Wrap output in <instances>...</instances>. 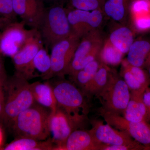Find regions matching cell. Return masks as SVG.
I'll return each mask as SVG.
<instances>
[{
  "mask_svg": "<svg viewBox=\"0 0 150 150\" xmlns=\"http://www.w3.org/2000/svg\"><path fill=\"white\" fill-rule=\"evenodd\" d=\"M80 39L71 33L54 44L51 48V69L45 80L56 77H63L73 59Z\"/></svg>",
  "mask_w": 150,
  "mask_h": 150,
  "instance_id": "cell-7",
  "label": "cell"
},
{
  "mask_svg": "<svg viewBox=\"0 0 150 150\" xmlns=\"http://www.w3.org/2000/svg\"><path fill=\"white\" fill-rule=\"evenodd\" d=\"M47 1L54 4H56V3H62L63 0H47Z\"/></svg>",
  "mask_w": 150,
  "mask_h": 150,
  "instance_id": "cell-37",
  "label": "cell"
},
{
  "mask_svg": "<svg viewBox=\"0 0 150 150\" xmlns=\"http://www.w3.org/2000/svg\"><path fill=\"white\" fill-rule=\"evenodd\" d=\"M103 0H70L75 9L86 11L97 9L103 4Z\"/></svg>",
  "mask_w": 150,
  "mask_h": 150,
  "instance_id": "cell-27",
  "label": "cell"
},
{
  "mask_svg": "<svg viewBox=\"0 0 150 150\" xmlns=\"http://www.w3.org/2000/svg\"><path fill=\"white\" fill-rule=\"evenodd\" d=\"M143 100L147 111V121H150V88L148 87L143 94Z\"/></svg>",
  "mask_w": 150,
  "mask_h": 150,
  "instance_id": "cell-32",
  "label": "cell"
},
{
  "mask_svg": "<svg viewBox=\"0 0 150 150\" xmlns=\"http://www.w3.org/2000/svg\"><path fill=\"white\" fill-rule=\"evenodd\" d=\"M35 102L54 112L58 108L53 88L49 81H36L30 83Z\"/></svg>",
  "mask_w": 150,
  "mask_h": 150,
  "instance_id": "cell-17",
  "label": "cell"
},
{
  "mask_svg": "<svg viewBox=\"0 0 150 150\" xmlns=\"http://www.w3.org/2000/svg\"><path fill=\"white\" fill-rule=\"evenodd\" d=\"M56 145L51 138L39 141L27 137H16L2 148L4 150H55Z\"/></svg>",
  "mask_w": 150,
  "mask_h": 150,
  "instance_id": "cell-20",
  "label": "cell"
},
{
  "mask_svg": "<svg viewBox=\"0 0 150 150\" xmlns=\"http://www.w3.org/2000/svg\"><path fill=\"white\" fill-rule=\"evenodd\" d=\"M144 148L131 145H110L104 144L101 150H144Z\"/></svg>",
  "mask_w": 150,
  "mask_h": 150,
  "instance_id": "cell-29",
  "label": "cell"
},
{
  "mask_svg": "<svg viewBox=\"0 0 150 150\" xmlns=\"http://www.w3.org/2000/svg\"><path fill=\"white\" fill-rule=\"evenodd\" d=\"M144 150H150V146H145Z\"/></svg>",
  "mask_w": 150,
  "mask_h": 150,
  "instance_id": "cell-38",
  "label": "cell"
},
{
  "mask_svg": "<svg viewBox=\"0 0 150 150\" xmlns=\"http://www.w3.org/2000/svg\"><path fill=\"white\" fill-rule=\"evenodd\" d=\"M123 68V79L131 92L144 93L150 85L149 74L142 68L132 66L128 62Z\"/></svg>",
  "mask_w": 150,
  "mask_h": 150,
  "instance_id": "cell-16",
  "label": "cell"
},
{
  "mask_svg": "<svg viewBox=\"0 0 150 150\" xmlns=\"http://www.w3.org/2000/svg\"><path fill=\"white\" fill-rule=\"evenodd\" d=\"M25 24L14 21L6 24L0 32V53L12 57L21 48L29 36L31 29H26Z\"/></svg>",
  "mask_w": 150,
  "mask_h": 150,
  "instance_id": "cell-9",
  "label": "cell"
},
{
  "mask_svg": "<svg viewBox=\"0 0 150 150\" xmlns=\"http://www.w3.org/2000/svg\"><path fill=\"white\" fill-rule=\"evenodd\" d=\"M134 12L138 13L142 11H146L149 8V4L145 0L137 1L133 4L132 6Z\"/></svg>",
  "mask_w": 150,
  "mask_h": 150,
  "instance_id": "cell-31",
  "label": "cell"
},
{
  "mask_svg": "<svg viewBox=\"0 0 150 150\" xmlns=\"http://www.w3.org/2000/svg\"><path fill=\"white\" fill-rule=\"evenodd\" d=\"M72 33L79 38L88 33L92 28L98 27L102 21V15L98 10L86 11L75 9L67 13Z\"/></svg>",
  "mask_w": 150,
  "mask_h": 150,
  "instance_id": "cell-13",
  "label": "cell"
},
{
  "mask_svg": "<svg viewBox=\"0 0 150 150\" xmlns=\"http://www.w3.org/2000/svg\"><path fill=\"white\" fill-rule=\"evenodd\" d=\"M123 54L110 43L105 44L100 53V59L105 64L115 66L122 61Z\"/></svg>",
  "mask_w": 150,
  "mask_h": 150,
  "instance_id": "cell-26",
  "label": "cell"
},
{
  "mask_svg": "<svg viewBox=\"0 0 150 150\" xmlns=\"http://www.w3.org/2000/svg\"><path fill=\"white\" fill-rule=\"evenodd\" d=\"M51 84L58 107L82 123L88 110L85 95L74 84L62 79Z\"/></svg>",
  "mask_w": 150,
  "mask_h": 150,
  "instance_id": "cell-4",
  "label": "cell"
},
{
  "mask_svg": "<svg viewBox=\"0 0 150 150\" xmlns=\"http://www.w3.org/2000/svg\"><path fill=\"white\" fill-rule=\"evenodd\" d=\"M51 112L48 108L35 103L16 116L10 129L16 137L46 140L50 136L49 123Z\"/></svg>",
  "mask_w": 150,
  "mask_h": 150,
  "instance_id": "cell-3",
  "label": "cell"
},
{
  "mask_svg": "<svg viewBox=\"0 0 150 150\" xmlns=\"http://www.w3.org/2000/svg\"><path fill=\"white\" fill-rule=\"evenodd\" d=\"M102 108L110 112L123 114L131 97V91L123 79L110 74L107 84L98 95Z\"/></svg>",
  "mask_w": 150,
  "mask_h": 150,
  "instance_id": "cell-5",
  "label": "cell"
},
{
  "mask_svg": "<svg viewBox=\"0 0 150 150\" xmlns=\"http://www.w3.org/2000/svg\"><path fill=\"white\" fill-rule=\"evenodd\" d=\"M2 28V27H0V30H1L2 29V28Z\"/></svg>",
  "mask_w": 150,
  "mask_h": 150,
  "instance_id": "cell-40",
  "label": "cell"
},
{
  "mask_svg": "<svg viewBox=\"0 0 150 150\" xmlns=\"http://www.w3.org/2000/svg\"><path fill=\"white\" fill-rule=\"evenodd\" d=\"M148 67H149V75L150 78V61L149 63V64L148 65Z\"/></svg>",
  "mask_w": 150,
  "mask_h": 150,
  "instance_id": "cell-39",
  "label": "cell"
},
{
  "mask_svg": "<svg viewBox=\"0 0 150 150\" xmlns=\"http://www.w3.org/2000/svg\"><path fill=\"white\" fill-rule=\"evenodd\" d=\"M7 79H0V125L2 126L5 108L4 85Z\"/></svg>",
  "mask_w": 150,
  "mask_h": 150,
  "instance_id": "cell-30",
  "label": "cell"
},
{
  "mask_svg": "<svg viewBox=\"0 0 150 150\" xmlns=\"http://www.w3.org/2000/svg\"><path fill=\"white\" fill-rule=\"evenodd\" d=\"M43 45L51 49L54 44L72 33L67 12L62 3L45 8L36 26Z\"/></svg>",
  "mask_w": 150,
  "mask_h": 150,
  "instance_id": "cell-2",
  "label": "cell"
},
{
  "mask_svg": "<svg viewBox=\"0 0 150 150\" xmlns=\"http://www.w3.org/2000/svg\"><path fill=\"white\" fill-rule=\"evenodd\" d=\"M27 79L17 73L8 78L4 85L5 108L3 125L10 129L20 113L31 107L35 100Z\"/></svg>",
  "mask_w": 150,
  "mask_h": 150,
  "instance_id": "cell-1",
  "label": "cell"
},
{
  "mask_svg": "<svg viewBox=\"0 0 150 150\" xmlns=\"http://www.w3.org/2000/svg\"><path fill=\"white\" fill-rule=\"evenodd\" d=\"M14 12L34 28L45 9L43 0H12Z\"/></svg>",
  "mask_w": 150,
  "mask_h": 150,
  "instance_id": "cell-14",
  "label": "cell"
},
{
  "mask_svg": "<svg viewBox=\"0 0 150 150\" xmlns=\"http://www.w3.org/2000/svg\"><path fill=\"white\" fill-rule=\"evenodd\" d=\"M31 29V32L23 46L11 57L16 73L28 80L37 76L34 74L33 59L39 49L44 46L38 31L35 28Z\"/></svg>",
  "mask_w": 150,
  "mask_h": 150,
  "instance_id": "cell-6",
  "label": "cell"
},
{
  "mask_svg": "<svg viewBox=\"0 0 150 150\" xmlns=\"http://www.w3.org/2000/svg\"><path fill=\"white\" fill-rule=\"evenodd\" d=\"M110 43L123 54L128 53L134 42V35L128 28L121 27L115 30L110 34Z\"/></svg>",
  "mask_w": 150,
  "mask_h": 150,
  "instance_id": "cell-22",
  "label": "cell"
},
{
  "mask_svg": "<svg viewBox=\"0 0 150 150\" xmlns=\"http://www.w3.org/2000/svg\"><path fill=\"white\" fill-rule=\"evenodd\" d=\"M127 0H103L104 11L108 16L115 21L123 18Z\"/></svg>",
  "mask_w": 150,
  "mask_h": 150,
  "instance_id": "cell-24",
  "label": "cell"
},
{
  "mask_svg": "<svg viewBox=\"0 0 150 150\" xmlns=\"http://www.w3.org/2000/svg\"><path fill=\"white\" fill-rule=\"evenodd\" d=\"M82 38L66 73L71 77L96 60L99 51L98 40L93 38L91 34L88 33Z\"/></svg>",
  "mask_w": 150,
  "mask_h": 150,
  "instance_id": "cell-12",
  "label": "cell"
},
{
  "mask_svg": "<svg viewBox=\"0 0 150 150\" xmlns=\"http://www.w3.org/2000/svg\"><path fill=\"white\" fill-rule=\"evenodd\" d=\"M3 55L0 53V79H7L6 73L4 65Z\"/></svg>",
  "mask_w": 150,
  "mask_h": 150,
  "instance_id": "cell-34",
  "label": "cell"
},
{
  "mask_svg": "<svg viewBox=\"0 0 150 150\" xmlns=\"http://www.w3.org/2000/svg\"><path fill=\"white\" fill-rule=\"evenodd\" d=\"M127 60L132 66L142 68L148 66L150 61V42L145 40L134 41L128 51Z\"/></svg>",
  "mask_w": 150,
  "mask_h": 150,
  "instance_id": "cell-19",
  "label": "cell"
},
{
  "mask_svg": "<svg viewBox=\"0 0 150 150\" xmlns=\"http://www.w3.org/2000/svg\"><path fill=\"white\" fill-rule=\"evenodd\" d=\"M2 126L0 125V150L1 149H2V146L4 142V134Z\"/></svg>",
  "mask_w": 150,
  "mask_h": 150,
  "instance_id": "cell-35",
  "label": "cell"
},
{
  "mask_svg": "<svg viewBox=\"0 0 150 150\" xmlns=\"http://www.w3.org/2000/svg\"><path fill=\"white\" fill-rule=\"evenodd\" d=\"M99 112L100 115L110 126L126 132L142 144L150 146V125L147 121L131 122L120 114L107 111L102 108L99 109Z\"/></svg>",
  "mask_w": 150,
  "mask_h": 150,
  "instance_id": "cell-8",
  "label": "cell"
},
{
  "mask_svg": "<svg viewBox=\"0 0 150 150\" xmlns=\"http://www.w3.org/2000/svg\"><path fill=\"white\" fill-rule=\"evenodd\" d=\"M34 69L41 73L42 79L45 80L51 69V56L48 54L46 48L42 47L35 55L33 61Z\"/></svg>",
  "mask_w": 150,
  "mask_h": 150,
  "instance_id": "cell-25",
  "label": "cell"
},
{
  "mask_svg": "<svg viewBox=\"0 0 150 150\" xmlns=\"http://www.w3.org/2000/svg\"><path fill=\"white\" fill-rule=\"evenodd\" d=\"M81 123L59 108L58 107L55 112H51L49 118V129L50 135H52L51 139L56 145L55 150L72 132L78 129Z\"/></svg>",
  "mask_w": 150,
  "mask_h": 150,
  "instance_id": "cell-10",
  "label": "cell"
},
{
  "mask_svg": "<svg viewBox=\"0 0 150 150\" xmlns=\"http://www.w3.org/2000/svg\"><path fill=\"white\" fill-rule=\"evenodd\" d=\"M103 144L96 141L89 131L76 129L56 150H101Z\"/></svg>",
  "mask_w": 150,
  "mask_h": 150,
  "instance_id": "cell-15",
  "label": "cell"
},
{
  "mask_svg": "<svg viewBox=\"0 0 150 150\" xmlns=\"http://www.w3.org/2000/svg\"><path fill=\"white\" fill-rule=\"evenodd\" d=\"M9 23V22H8L6 21L5 20L1 17L0 16V27L3 28L6 24H7Z\"/></svg>",
  "mask_w": 150,
  "mask_h": 150,
  "instance_id": "cell-36",
  "label": "cell"
},
{
  "mask_svg": "<svg viewBox=\"0 0 150 150\" xmlns=\"http://www.w3.org/2000/svg\"><path fill=\"white\" fill-rule=\"evenodd\" d=\"M92 128L90 132L98 142L110 145H131L144 147L145 146L134 140L124 131L114 129L106 123L98 120L91 121Z\"/></svg>",
  "mask_w": 150,
  "mask_h": 150,
  "instance_id": "cell-11",
  "label": "cell"
},
{
  "mask_svg": "<svg viewBox=\"0 0 150 150\" xmlns=\"http://www.w3.org/2000/svg\"><path fill=\"white\" fill-rule=\"evenodd\" d=\"M0 16L8 22L16 21L17 16L13 11L12 0H0Z\"/></svg>",
  "mask_w": 150,
  "mask_h": 150,
  "instance_id": "cell-28",
  "label": "cell"
},
{
  "mask_svg": "<svg viewBox=\"0 0 150 150\" xmlns=\"http://www.w3.org/2000/svg\"><path fill=\"white\" fill-rule=\"evenodd\" d=\"M100 66L98 61L94 60L77 72L71 78L75 83L82 91L93 79Z\"/></svg>",
  "mask_w": 150,
  "mask_h": 150,
  "instance_id": "cell-23",
  "label": "cell"
},
{
  "mask_svg": "<svg viewBox=\"0 0 150 150\" xmlns=\"http://www.w3.org/2000/svg\"><path fill=\"white\" fill-rule=\"evenodd\" d=\"M109 76L110 73L107 67L100 65L93 79L82 91L86 96H97L107 84Z\"/></svg>",
  "mask_w": 150,
  "mask_h": 150,
  "instance_id": "cell-21",
  "label": "cell"
},
{
  "mask_svg": "<svg viewBox=\"0 0 150 150\" xmlns=\"http://www.w3.org/2000/svg\"><path fill=\"white\" fill-rule=\"evenodd\" d=\"M137 27L140 29H145L150 27V20L147 18H141L136 23Z\"/></svg>",
  "mask_w": 150,
  "mask_h": 150,
  "instance_id": "cell-33",
  "label": "cell"
},
{
  "mask_svg": "<svg viewBox=\"0 0 150 150\" xmlns=\"http://www.w3.org/2000/svg\"><path fill=\"white\" fill-rule=\"evenodd\" d=\"M144 93L131 92V97L123 117L131 122L147 121V111L143 100ZM148 122V121H147Z\"/></svg>",
  "mask_w": 150,
  "mask_h": 150,
  "instance_id": "cell-18",
  "label": "cell"
}]
</instances>
